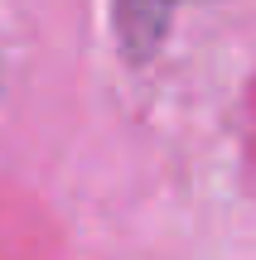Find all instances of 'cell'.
I'll use <instances>...</instances> for the list:
<instances>
[{"mask_svg": "<svg viewBox=\"0 0 256 260\" xmlns=\"http://www.w3.org/2000/svg\"><path fill=\"white\" fill-rule=\"evenodd\" d=\"M169 10L174 0H116V39H121V53L131 63H145L160 48Z\"/></svg>", "mask_w": 256, "mask_h": 260, "instance_id": "obj_1", "label": "cell"}]
</instances>
